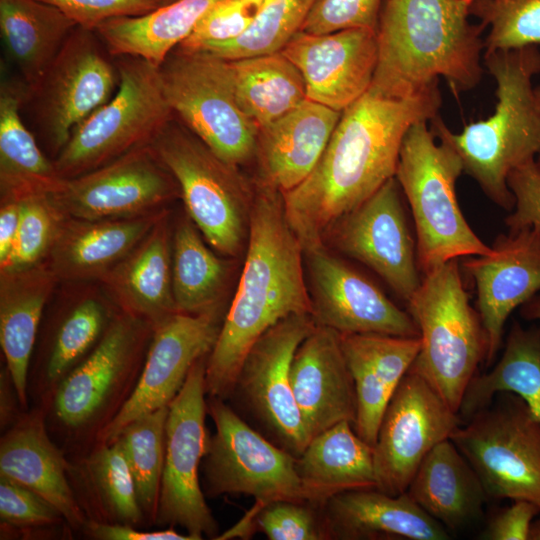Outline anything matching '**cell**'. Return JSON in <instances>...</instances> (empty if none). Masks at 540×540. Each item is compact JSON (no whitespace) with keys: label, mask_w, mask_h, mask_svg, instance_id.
<instances>
[{"label":"cell","mask_w":540,"mask_h":540,"mask_svg":"<svg viewBox=\"0 0 540 540\" xmlns=\"http://www.w3.org/2000/svg\"><path fill=\"white\" fill-rule=\"evenodd\" d=\"M438 84L396 96L371 85L347 107L316 166L281 193L287 220L303 251L325 246L328 229L395 177L403 139L411 126L438 115Z\"/></svg>","instance_id":"obj_1"},{"label":"cell","mask_w":540,"mask_h":540,"mask_svg":"<svg viewBox=\"0 0 540 540\" xmlns=\"http://www.w3.org/2000/svg\"><path fill=\"white\" fill-rule=\"evenodd\" d=\"M247 249L236 292L206 359L208 397L227 400L253 344L280 320L312 314L303 247L291 228L280 191L258 181Z\"/></svg>","instance_id":"obj_2"},{"label":"cell","mask_w":540,"mask_h":540,"mask_svg":"<svg viewBox=\"0 0 540 540\" xmlns=\"http://www.w3.org/2000/svg\"><path fill=\"white\" fill-rule=\"evenodd\" d=\"M473 0H383L373 86L411 96L443 77L454 95L476 87L485 50L482 23L468 17Z\"/></svg>","instance_id":"obj_3"},{"label":"cell","mask_w":540,"mask_h":540,"mask_svg":"<svg viewBox=\"0 0 540 540\" xmlns=\"http://www.w3.org/2000/svg\"><path fill=\"white\" fill-rule=\"evenodd\" d=\"M484 64L496 82L494 113L452 132L436 115L429 121L436 139L460 157L464 172L498 206L511 210L515 197L507 179L512 170L540 153V113L532 78L540 72L537 46L484 53Z\"/></svg>","instance_id":"obj_4"},{"label":"cell","mask_w":540,"mask_h":540,"mask_svg":"<svg viewBox=\"0 0 540 540\" xmlns=\"http://www.w3.org/2000/svg\"><path fill=\"white\" fill-rule=\"evenodd\" d=\"M428 123L418 122L406 133L395 173L412 212L423 274L450 260L492 251L473 232L458 204L462 161L448 144L436 142Z\"/></svg>","instance_id":"obj_5"},{"label":"cell","mask_w":540,"mask_h":540,"mask_svg":"<svg viewBox=\"0 0 540 540\" xmlns=\"http://www.w3.org/2000/svg\"><path fill=\"white\" fill-rule=\"evenodd\" d=\"M421 340L411 366L458 413L465 391L486 361L487 336L470 303L457 259L423 274L406 302Z\"/></svg>","instance_id":"obj_6"},{"label":"cell","mask_w":540,"mask_h":540,"mask_svg":"<svg viewBox=\"0 0 540 540\" xmlns=\"http://www.w3.org/2000/svg\"><path fill=\"white\" fill-rule=\"evenodd\" d=\"M119 74L115 94L72 132L53 159L62 179H70L152 144L174 119L159 66L135 56L114 57Z\"/></svg>","instance_id":"obj_7"},{"label":"cell","mask_w":540,"mask_h":540,"mask_svg":"<svg viewBox=\"0 0 540 540\" xmlns=\"http://www.w3.org/2000/svg\"><path fill=\"white\" fill-rule=\"evenodd\" d=\"M152 145L176 179L185 212L207 244L222 256L237 257L248 238L255 197L238 166L173 120Z\"/></svg>","instance_id":"obj_8"},{"label":"cell","mask_w":540,"mask_h":540,"mask_svg":"<svg viewBox=\"0 0 540 540\" xmlns=\"http://www.w3.org/2000/svg\"><path fill=\"white\" fill-rule=\"evenodd\" d=\"M159 68L171 111L190 132L229 164L256 156L259 128L237 100L227 60L175 48Z\"/></svg>","instance_id":"obj_9"},{"label":"cell","mask_w":540,"mask_h":540,"mask_svg":"<svg viewBox=\"0 0 540 540\" xmlns=\"http://www.w3.org/2000/svg\"><path fill=\"white\" fill-rule=\"evenodd\" d=\"M450 439L488 496L540 506V420L519 396L498 393Z\"/></svg>","instance_id":"obj_10"},{"label":"cell","mask_w":540,"mask_h":540,"mask_svg":"<svg viewBox=\"0 0 540 540\" xmlns=\"http://www.w3.org/2000/svg\"><path fill=\"white\" fill-rule=\"evenodd\" d=\"M316 323L311 314L288 316L270 327L249 349L229 399L246 422L298 457L310 441L290 379L295 352Z\"/></svg>","instance_id":"obj_11"},{"label":"cell","mask_w":540,"mask_h":540,"mask_svg":"<svg viewBox=\"0 0 540 540\" xmlns=\"http://www.w3.org/2000/svg\"><path fill=\"white\" fill-rule=\"evenodd\" d=\"M207 412L215 433L201 463L205 496L245 495L257 505L308 501L294 455L253 428L227 400L208 397Z\"/></svg>","instance_id":"obj_12"},{"label":"cell","mask_w":540,"mask_h":540,"mask_svg":"<svg viewBox=\"0 0 540 540\" xmlns=\"http://www.w3.org/2000/svg\"><path fill=\"white\" fill-rule=\"evenodd\" d=\"M208 357V356H207ZM199 359L169 404L165 458L155 522L180 526L194 540L217 539L218 524L208 507L199 472L210 434L206 427V359Z\"/></svg>","instance_id":"obj_13"},{"label":"cell","mask_w":540,"mask_h":540,"mask_svg":"<svg viewBox=\"0 0 540 540\" xmlns=\"http://www.w3.org/2000/svg\"><path fill=\"white\" fill-rule=\"evenodd\" d=\"M118 85L114 57L95 31L76 26L24 103L32 108L38 132L54 158L73 130L106 103Z\"/></svg>","instance_id":"obj_14"},{"label":"cell","mask_w":540,"mask_h":540,"mask_svg":"<svg viewBox=\"0 0 540 540\" xmlns=\"http://www.w3.org/2000/svg\"><path fill=\"white\" fill-rule=\"evenodd\" d=\"M153 329L118 309L96 346L55 387L53 409L63 427L81 432L107 424L105 415L114 412L115 400L144 360Z\"/></svg>","instance_id":"obj_15"},{"label":"cell","mask_w":540,"mask_h":540,"mask_svg":"<svg viewBox=\"0 0 540 540\" xmlns=\"http://www.w3.org/2000/svg\"><path fill=\"white\" fill-rule=\"evenodd\" d=\"M462 423L431 384L412 367L391 397L373 446L376 489L407 491L425 456Z\"/></svg>","instance_id":"obj_16"},{"label":"cell","mask_w":540,"mask_h":540,"mask_svg":"<svg viewBox=\"0 0 540 540\" xmlns=\"http://www.w3.org/2000/svg\"><path fill=\"white\" fill-rule=\"evenodd\" d=\"M51 196L68 217L100 220L161 211L180 198V189L149 144L90 172L64 179Z\"/></svg>","instance_id":"obj_17"},{"label":"cell","mask_w":540,"mask_h":540,"mask_svg":"<svg viewBox=\"0 0 540 540\" xmlns=\"http://www.w3.org/2000/svg\"><path fill=\"white\" fill-rule=\"evenodd\" d=\"M222 312H175L154 327L132 392L97 434L100 445L115 442L135 419L169 406L193 365L212 351L225 315Z\"/></svg>","instance_id":"obj_18"},{"label":"cell","mask_w":540,"mask_h":540,"mask_svg":"<svg viewBox=\"0 0 540 540\" xmlns=\"http://www.w3.org/2000/svg\"><path fill=\"white\" fill-rule=\"evenodd\" d=\"M401 192L392 177L358 207L340 217L325 238L339 252L374 271L407 302L422 278Z\"/></svg>","instance_id":"obj_19"},{"label":"cell","mask_w":540,"mask_h":540,"mask_svg":"<svg viewBox=\"0 0 540 540\" xmlns=\"http://www.w3.org/2000/svg\"><path fill=\"white\" fill-rule=\"evenodd\" d=\"M304 260L316 324L340 334L419 337L408 311L400 309L377 285L325 246L304 251Z\"/></svg>","instance_id":"obj_20"},{"label":"cell","mask_w":540,"mask_h":540,"mask_svg":"<svg viewBox=\"0 0 540 540\" xmlns=\"http://www.w3.org/2000/svg\"><path fill=\"white\" fill-rule=\"evenodd\" d=\"M281 52L303 76L307 99L343 112L372 84L378 61L377 31H299Z\"/></svg>","instance_id":"obj_21"},{"label":"cell","mask_w":540,"mask_h":540,"mask_svg":"<svg viewBox=\"0 0 540 540\" xmlns=\"http://www.w3.org/2000/svg\"><path fill=\"white\" fill-rule=\"evenodd\" d=\"M491 253L467 258L466 274L476 289L490 364L502 342L509 315L540 292V229L527 226L499 235Z\"/></svg>","instance_id":"obj_22"},{"label":"cell","mask_w":540,"mask_h":540,"mask_svg":"<svg viewBox=\"0 0 540 540\" xmlns=\"http://www.w3.org/2000/svg\"><path fill=\"white\" fill-rule=\"evenodd\" d=\"M290 379L310 438L342 421L354 424L355 386L339 332L316 324L295 352Z\"/></svg>","instance_id":"obj_23"},{"label":"cell","mask_w":540,"mask_h":540,"mask_svg":"<svg viewBox=\"0 0 540 540\" xmlns=\"http://www.w3.org/2000/svg\"><path fill=\"white\" fill-rule=\"evenodd\" d=\"M327 540H447L446 528L407 493L378 489L336 494L321 506Z\"/></svg>","instance_id":"obj_24"},{"label":"cell","mask_w":540,"mask_h":540,"mask_svg":"<svg viewBox=\"0 0 540 540\" xmlns=\"http://www.w3.org/2000/svg\"><path fill=\"white\" fill-rule=\"evenodd\" d=\"M172 231V213L167 208L144 238L98 282L120 311L153 327L177 312Z\"/></svg>","instance_id":"obj_25"},{"label":"cell","mask_w":540,"mask_h":540,"mask_svg":"<svg viewBox=\"0 0 540 540\" xmlns=\"http://www.w3.org/2000/svg\"><path fill=\"white\" fill-rule=\"evenodd\" d=\"M356 393L355 432L374 446L386 407L421 347L420 337L341 334Z\"/></svg>","instance_id":"obj_26"},{"label":"cell","mask_w":540,"mask_h":540,"mask_svg":"<svg viewBox=\"0 0 540 540\" xmlns=\"http://www.w3.org/2000/svg\"><path fill=\"white\" fill-rule=\"evenodd\" d=\"M166 209L118 219L67 217L45 262L60 284L99 282L144 238Z\"/></svg>","instance_id":"obj_27"},{"label":"cell","mask_w":540,"mask_h":540,"mask_svg":"<svg viewBox=\"0 0 540 540\" xmlns=\"http://www.w3.org/2000/svg\"><path fill=\"white\" fill-rule=\"evenodd\" d=\"M341 114L306 99L259 129V180L281 193L302 183L321 158Z\"/></svg>","instance_id":"obj_28"},{"label":"cell","mask_w":540,"mask_h":540,"mask_svg":"<svg viewBox=\"0 0 540 540\" xmlns=\"http://www.w3.org/2000/svg\"><path fill=\"white\" fill-rule=\"evenodd\" d=\"M59 281L46 262L0 271V345L20 404H27L30 359L47 303Z\"/></svg>","instance_id":"obj_29"},{"label":"cell","mask_w":540,"mask_h":540,"mask_svg":"<svg viewBox=\"0 0 540 540\" xmlns=\"http://www.w3.org/2000/svg\"><path fill=\"white\" fill-rule=\"evenodd\" d=\"M67 469L66 460L50 440L39 414L20 420L1 439L0 475L39 494L77 528L86 522L69 485Z\"/></svg>","instance_id":"obj_30"},{"label":"cell","mask_w":540,"mask_h":540,"mask_svg":"<svg viewBox=\"0 0 540 540\" xmlns=\"http://www.w3.org/2000/svg\"><path fill=\"white\" fill-rule=\"evenodd\" d=\"M28 88L20 77L2 75L0 85V201L54 194L64 179L40 149L21 111Z\"/></svg>","instance_id":"obj_31"},{"label":"cell","mask_w":540,"mask_h":540,"mask_svg":"<svg viewBox=\"0 0 540 540\" xmlns=\"http://www.w3.org/2000/svg\"><path fill=\"white\" fill-rule=\"evenodd\" d=\"M296 470L308 501L319 505L342 492L377 487L373 446L349 421L312 437L296 457Z\"/></svg>","instance_id":"obj_32"},{"label":"cell","mask_w":540,"mask_h":540,"mask_svg":"<svg viewBox=\"0 0 540 540\" xmlns=\"http://www.w3.org/2000/svg\"><path fill=\"white\" fill-rule=\"evenodd\" d=\"M406 492L451 530L479 517L487 496L478 475L450 438L425 456Z\"/></svg>","instance_id":"obj_33"},{"label":"cell","mask_w":540,"mask_h":540,"mask_svg":"<svg viewBox=\"0 0 540 540\" xmlns=\"http://www.w3.org/2000/svg\"><path fill=\"white\" fill-rule=\"evenodd\" d=\"M64 284V301L44 360V382L58 383L96 346L118 308L98 282Z\"/></svg>","instance_id":"obj_34"},{"label":"cell","mask_w":540,"mask_h":540,"mask_svg":"<svg viewBox=\"0 0 540 540\" xmlns=\"http://www.w3.org/2000/svg\"><path fill=\"white\" fill-rule=\"evenodd\" d=\"M76 26L49 3L0 0L3 45L28 90L38 84Z\"/></svg>","instance_id":"obj_35"},{"label":"cell","mask_w":540,"mask_h":540,"mask_svg":"<svg viewBox=\"0 0 540 540\" xmlns=\"http://www.w3.org/2000/svg\"><path fill=\"white\" fill-rule=\"evenodd\" d=\"M221 0H173L136 17L108 20L95 32L113 57L135 56L160 66Z\"/></svg>","instance_id":"obj_36"},{"label":"cell","mask_w":540,"mask_h":540,"mask_svg":"<svg viewBox=\"0 0 540 540\" xmlns=\"http://www.w3.org/2000/svg\"><path fill=\"white\" fill-rule=\"evenodd\" d=\"M206 243L186 212L177 216L172 231V288L177 312L223 311L231 268L229 261Z\"/></svg>","instance_id":"obj_37"},{"label":"cell","mask_w":540,"mask_h":540,"mask_svg":"<svg viewBox=\"0 0 540 540\" xmlns=\"http://www.w3.org/2000/svg\"><path fill=\"white\" fill-rule=\"evenodd\" d=\"M501 392L519 396L540 420V328L513 324L500 360L469 383L458 411L461 421L488 406Z\"/></svg>","instance_id":"obj_38"},{"label":"cell","mask_w":540,"mask_h":540,"mask_svg":"<svg viewBox=\"0 0 540 540\" xmlns=\"http://www.w3.org/2000/svg\"><path fill=\"white\" fill-rule=\"evenodd\" d=\"M227 61L237 100L259 129L307 99L303 76L281 51Z\"/></svg>","instance_id":"obj_39"},{"label":"cell","mask_w":540,"mask_h":540,"mask_svg":"<svg viewBox=\"0 0 540 540\" xmlns=\"http://www.w3.org/2000/svg\"><path fill=\"white\" fill-rule=\"evenodd\" d=\"M168 412L169 406H165L135 419L116 439L131 470L142 512L154 520L164 467Z\"/></svg>","instance_id":"obj_40"},{"label":"cell","mask_w":540,"mask_h":540,"mask_svg":"<svg viewBox=\"0 0 540 540\" xmlns=\"http://www.w3.org/2000/svg\"><path fill=\"white\" fill-rule=\"evenodd\" d=\"M314 2L264 0L256 19L243 35L200 50L225 60L279 52L301 30Z\"/></svg>","instance_id":"obj_41"},{"label":"cell","mask_w":540,"mask_h":540,"mask_svg":"<svg viewBox=\"0 0 540 540\" xmlns=\"http://www.w3.org/2000/svg\"><path fill=\"white\" fill-rule=\"evenodd\" d=\"M88 471L102 506L115 523L137 525L143 520L135 482L118 441L100 445L88 459Z\"/></svg>","instance_id":"obj_42"},{"label":"cell","mask_w":540,"mask_h":540,"mask_svg":"<svg viewBox=\"0 0 540 540\" xmlns=\"http://www.w3.org/2000/svg\"><path fill=\"white\" fill-rule=\"evenodd\" d=\"M20 202V219L13 250L0 271L29 268L45 262L68 217L51 195L26 197Z\"/></svg>","instance_id":"obj_43"},{"label":"cell","mask_w":540,"mask_h":540,"mask_svg":"<svg viewBox=\"0 0 540 540\" xmlns=\"http://www.w3.org/2000/svg\"><path fill=\"white\" fill-rule=\"evenodd\" d=\"M474 16L489 27L485 53L540 44V0H508Z\"/></svg>","instance_id":"obj_44"},{"label":"cell","mask_w":540,"mask_h":540,"mask_svg":"<svg viewBox=\"0 0 540 540\" xmlns=\"http://www.w3.org/2000/svg\"><path fill=\"white\" fill-rule=\"evenodd\" d=\"M321 506L308 501L277 500L255 505L248 526L270 540H327Z\"/></svg>","instance_id":"obj_45"},{"label":"cell","mask_w":540,"mask_h":540,"mask_svg":"<svg viewBox=\"0 0 540 540\" xmlns=\"http://www.w3.org/2000/svg\"><path fill=\"white\" fill-rule=\"evenodd\" d=\"M263 2L264 0H221L176 48L197 51L211 44L240 37L256 19Z\"/></svg>","instance_id":"obj_46"},{"label":"cell","mask_w":540,"mask_h":540,"mask_svg":"<svg viewBox=\"0 0 540 540\" xmlns=\"http://www.w3.org/2000/svg\"><path fill=\"white\" fill-rule=\"evenodd\" d=\"M383 0H315L300 31L327 34L345 29L377 31Z\"/></svg>","instance_id":"obj_47"},{"label":"cell","mask_w":540,"mask_h":540,"mask_svg":"<svg viewBox=\"0 0 540 540\" xmlns=\"http://www.w3.org/2000/svg\"><path fill=\"white\" fill-rule=\"evenodd\" d=\"M1 521L16 527H40L61 522L64 517L46 499L26 486L0 475Z\"/></svg>","instance_id":"obj_48"},{"label":"cell","mask_w":540,"mask_h":540,"mask_svg":"<svg viewBox=\"0 0 540 540\" xmlns=\"http://www.w3.org/2000/svg\"><path fill=\"white\" fill-rule=\"evenodd\" d=\"M60 9L77 26L95 31L102 23L149 13L163 0H40Z\"/></svg>","instance_id":"obj_49"},{"label":"cell","mask_w":540,"mask_h":540,"mask_svg":"<svg viewBox=\"0 0 540 540\" xmlns=\"http://www.w3.org/2000/svg\"><path fill=\"white\" fill-rule=\"evenodd\" d=\"M515 210L505 223L509 231L533 226L540 229V163L535 159L512 170L507 179Z\"/></svg>","instance_id":"obj_50"},{"label":"cell","mask_w":540,"mask_h":540,"mask_svg":"<svg viewBox=\"0 0 540 540\" xmlns=\"http://www.w3.org/2000/svg\"><path fill=\"white\" fill-rule=\"evenodd\" d=\"M540 506L528 500L514 504L497 513L488 523L481 538L487 540H528L530 525Z\"/></svg>","instance_id":"obj_51"},{"label":"cell","mask_w":540,"mask_h":540,"mask_svg":"<svg viewBox=\"0 0 540 540\" xmlns=\"http://www.w3.org/2000/svg\"><path fill=\"white\" fill-rule=\"evenodd\" d=\"M87 532L101 540H194L189 534L178 533L175 529L143 531L133 525L89 521L85 524Z\"/></svg>","instance_id":"obj_52"},{"label":"cell","mask_w":540,"mask_h":540,"mask_svg":"<svg viewBox=\"0 0 540 540\" xmlns=\"http://www.w3.org/2000/svg\"><path fill=\"white\" fill-rule=\"evenodd\" d=\"M20 219V202L0 201V267L3 266L14 247Z\"/></svg>","instance_id":"obj_53"},{"label":"cell","mask_w":540,"mask_h":540,"mask_svg":"<svg viewBox=\"0 0 540 540\" xmlns=\"http://www.w3.org/2000/svg\"><path fill=\"white\" fill-rule=\"evenodd\" d=\"M521 315L527 320H540V293L521 306Z\"/></svg>","instance_id":"obj_54"},{"label":"cell","mask_w":540,"mask_h":540,"mask_svg":"<svg viewBox=\"0 0 540 540\" xmlns=\"http://www.w3.org/2000/svg\"><path fill=\"white\" fill-rule=\"evenodd\" d=\"M508 0H473L470 8L471 15H475L478 11L488 6L496 5Z\"/></svg>","instance_id":"obj_55"},{"label":"cell","mask_w":540,"mask_h":540,"mask_svg":"<svg viewBox=\"0 0 540 540\" xmlns=\"http://www.w3.org/2000/svg\"><path fill=\"white\" fill-rule=\"evenodd\" d=\"M528 540H540V520L531 523Z\"/></svg>","instance_id":"obj_56"},{"label":"cell","mask_w":540,"mask_h":540,"mask_svg":"<svg viewBox=\"0 0 540 540\" xmlns=\"http://www.w3.org/2000/svg\"><path fill=\"white\" fill-rule=\"evenodd\" d=\"M533 94H534V99H535V103H536V106H537V109L540 113V85H538L537 87H534L533 88ZM538 162L540 163V153H539V160Z\"/></svg>","instance_id":"obj_57"},{"label":"cell","mask_w":540,"mask_h":540,"mask_svg":"<svg viewBox=\"0 0 540 540\" xmlns=\"http://www.w3.org/2000/svg\"><path fill=\"white\" fill-rule=\"evenodd\" d=\"M171 1H173V0H163V4L169 3V2H171Z\"/></svg>","instance_id":"obj_58"}]
</instances>
